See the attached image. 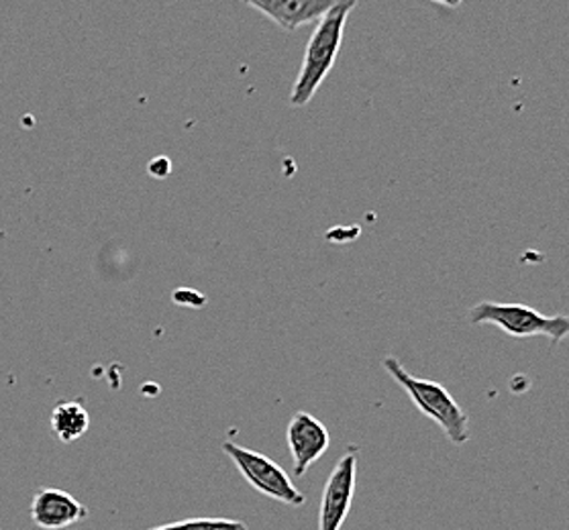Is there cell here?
<instances>
[{
  "label": "cell",
  "instance_id": "obj_1",
  "mask_svg": "<svg viewBox=\"0 0 569 530\" xmlns=\"http://www.w3.org/2000/svg\"><path fill=\"white\" fill-rule=\"evenodd\" d=\"M353 9L356 0H337L333 9L315 27L305 50L297 82L290 92L292 107H307L310 100L315 99L325 78L331 74L346 36L347 19Z\"/></svg>",
  "mask_w": 569,
  "mask_h": 530
},
{
  "label": "cell",
  "instance_id": "obj_2",
  "mask_svg": "<svg viewBox=\"0 0 569 530\" xmlns=\"http://www.w3.org/2000/svg\"><path fill=\"white\" fill-rule=\"evenodd\" d=\"M382 366L392 376V380L410 396L412 404L443 429L451 443L459 447L470 441V417L459 407L458 400L446 386L412 376L397 358H386Z\"/></svg>",
  "mask_w": 569,
  "mask_h": 530
},
{
  "label": "cell",
  "instance_id": "obj_3",
  "mask_svg": "<svg viewBox=\"0 0 569 530\" xmlns=\"http://www.w3.org/2000/svg\"><path fill=\"white\" fill-rule=\"evenodd\" d=\"M471 324H495L500 331L515 339H529L543 334L553 343H561L569 337V317L556 314L545 317L539 310L525 304H500V302H480L468 312Z\"/></svg>",
  "mask_w": 569,
  "mask_h": 530
},
{
  "label": "cell",
  "instance_id": "obj_4",
  "mask_svg": "<svg viewBox=\"0 0 569 530\" xmlns=\"http://www.w3.org/2000/svg\"><path fill=\"white\" fill-rule=\"evenodd\" d=\"M223 451L253 490L292 508L307 504V496L298 490L295 481L290 480L288 471L280 468L270 457L231 441L223 443Z\"/></svg>",
  "mask_w": 569,
  "mask_h": 530
},
{
  "label": "cell",
  "instance_id": "obj_5",
  "mask_svg": "<svg viewBox=\"0 0 569 530\" xmlns=\"http://www.w3.org/2000/svg\"><path fill=\"white\" fill-rule=\"evenodd\" d=\"M358 481V447H347L346 453L331 469L319 508V530H341L349 517Z\"/></svg>",
  "mask_w": 569,
  "mask_h": 530
},
{
  "label": "cell",
  "instance_id": "obj_6",
  "mask_svg": "<svg viewBox=\"0 0 569 530\" xmlns=\"http://www.w3.org/2000/svg\"><path fill=\"white\" fill-rule=\"evenodd\" d=\"M286 443L292 453L295 473L305 476L310 466H315L327 453L331 434L321 420L315 419L309 412H297L288 422Z\"/></svg>",
  "mask_w": 569,
  "mask_h": 530
},
{
  "label": "cell",
  "instance_id": "obj_7",
  "mask_svg": "<svg viewBox=\"0 0 569 530\" xmlns=\"http://www.w3.org/2000/svg\"><path fill=\"white\" fill-rule=\"evenodd\" d=\"M29 514L38 529L63 530L84 520L88 508L78 502L72 493L58 488H39L31 500Z\"/></svg>",
  "mask_w": 569,
  "mask_h": 530
},
{
  "label": "cell",
  "instance_id": "obj_8",
  "mask_svg": "<svg viewBox=\"0 0 569 530\" xmlns=\"http://www.w3.org/2000/svg\"><path fill=\"white\" fill-rule=\"evenodd\" d=\"M335 2L337 0H249L248 4L288 33H295L300 27L319 23L333 9Z\"/></svg>",
  "mask_w": 569,
  "mask_h": 530
},
{
  "label": "cell",
  "instance_id": "obj_9",
  "mask_svg": "<svg viewBox=\"0 0 569 530\" xmlns=\"http://www.w3.org/2000/svg\"><path fill=\"white\" fill-rule=\"evenodd\" d=\"M90 429V414L80 400H66L51 412V431L60 443H74Z\"/></svg>",
  "mask_w": 569,
  "mask_h": 530
},
{
  "label": "cell",
  "instance_id": "obj_10",
  "mask_svg": "<svg viewBox=\"0 0 569 530\" xmlns=\"http://www.w3.org/2000/svg\"><path fill=\"white\" fill-rule=\"evenodd\" d=\"M148 530H249L243 520L231 518H186Z\"/></svg>",
  "mask_w": 569,
  "mask_h": 530
}]
</instances>
